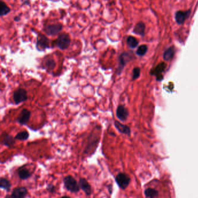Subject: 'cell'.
I'll return each mask as SVG.
<instances>
[{"label":"cell","mask_w":198,"mask_h":198,"mask_svg":"<svg viewBox=\"0 0 198 198\" xmlns=\"http://www.w3.org/2000/svg\"><path fill=\"white\" fill-rule=\"evenodd\" d=\"M15 138H13L12 135L6 132H4L2 134V143L4 145L7 147L13 146L15 143Z\"/></svg>","instance_id":"obj_13"},{"label":"cell","mask_w":198,"mask_h":198,"mask_svg":"<svg viewBox=\"0 0 198 198\" xmlns=\"http://www.w3.org/2000/svg\"><path fill=\"white\" fill-rule=\"evenodd\" d=\"M132 55L128 52H124L121 54L119 57V65L117 70V73L119 75L124 69V66L131 60Z\"/></svg>","instance_id":"obj_5"},{"label":"cell","mask_w":198,"mask_h":198,"mask_svg":"<svg viewBox=\"0 0 198 198\" xmlns=\"http://www.w3.org/2000/svg\"><path fill=\"white\" fill-rule=\"evenodd\" d=\"M133 32L138 35L144 36L145 32V25L143 22H139L137 24L133 30Z\"/></svg>","instance_id":"obj_16"},{"label":"cell","mask_w":198,"mask_h":198,"mask_svg":"<svg viewBox=\"0 0 198 198\" xmlns=\"http://www.w3.org/2000/svg\"><path fill=\"white\" fill-rule=\"evenodd\" d=\"M19 20H20V18H19V16H16L14 18V21H19Z\"/></svg>","instance_id":"obj_28"},{"label":"cell","mask_w":198,"mask_h":198,"mask_svg":"<svg viewBox=\"0 0 198 198\" xmlns=\"http://www.w3.org/2000/svg\"><path fill=\"white\" fill-rule=\"evenodd\" d=\"M191 13L190 11H178L175 13V21L178 24H182L185 22L186 19L189 17Z\"/></svg>","instance_id":"obj_10"},{"label":"cell","mask_w":198,"mask_h":198,"mask_svg":"<svg viewBox=\"0 0 198 198\" xmlns=\"http://www.w3.org/2000/svg\"><path fill=\"white\" fill-rule=\"evenodd\" d=\"M116 115L118 119L121 121H125L129 116L128 109L123 105H119L117 107Z\"/></svg>","instance_id":"obj_7"},{"label":"cell","mask_w":198,"mask_h":198,"mask_svg":"<svg viewBox=\"0 0 198 198\" xmlns=\"http://www.w3.org/2000/svg\"><path fill=\"white\" fill-rule=\"evenodd\" d=\"M29 133L26 131H23L18 132L15 137V139L19 141H26L29 139Z\"/></svg>","instance_id":"obj_21"},{"label":"cell","mask_w":198,"mask_h":198,"mask_svg":"<svg viewBox=\"0 0 198 198\" xmlns=\"http://www.w3.org/2000/svg\"><path fill=\"white\" fill-rule=\"evenodd\" d=\"M141 69L139 68H135L133 69V74H132V80L137 79L140 76Z\"/></svg>","instance_id":"obj_26"},{"label":"cell","mask_w":198,"mask_h":198,"mask_svg":"<svg viewBox=\"0 0 198 198\" xmlns=\"http://www.w3.org/2000/svg\"><path fill=\"white\" fill-rule=\"evenodd\" d=\"M114 125L119 132H120L121 134H126L128 135H130L131 130L127 126L121 124L120 122L116 121V120L115 121Z\"/></svg>","instance_id":"obj_14"},{"label":"cell","mask_w":198,"mask_h":198,"mask_svg":"<svg viewBox=\"0 0 198 198\" xmlns=\"http://www.w3.org/2000/svg\"><path fill=\"white\" fill-rule=\"evenodd\" d=\"M63 184L65 189L71 193H77L80 188L76 180L71 175H68L63 178Z\"/></svg>","instance_id":"obj_1"},{"label":"cell","mask_w":198,"mask_h":198,"mask_svg":"<svg viewBox=\"0 0 198 198\" xmlns=\"http://www.w3.org/2000/svg\"><path fill=\"white\" fill-rule=\"evenodd\" d=\"M28 194L27 189L24 186L18 187L12 191L11 197L13 198H25Z\"/></svg>","instance_id":"obj_9"},{"label":"cell","mask_w":198,"mask_h":198,"mask_svg":"<svg viewBox=\"0 0 198 198\" xmlns=\"http://www.w3.org/2000/svg\"><path fill=\"white\" fill-rule=\"evenodd\" d=\"M27 99V93L24 88H19L16 90L13 94V99L16 105H19L25 102Z\"/></svg>","instance_id":"obj_2"},{"label":"cell","mask_w":198,"mask_h":198,"mask_svg":"<svg viewBox=\"0 0 198 198\" xmlns=\"http://www.w3.org/2000/svg\"><path fill=\"white\" fill-rule=\"evenodd\" d=\"M46 67L48 70H52L55 67V62L52 59L47 60L46 63Z\"/></svg>","instance_id":"obj_25"},{"label":"cell","mask_w":198,"mask_h":198,"mask_svg":"<svg viewBox=\"0 0 198 198\" xmlns=\"http://www.w3.org/2000/svg\"><path fill=\"white\" fill-rule=\"evenodd\" d=\"M46 189L48 192H49L51 194L55 193V191H56L55 186L53 184H48L46 188Z\"/></svg>","instance_id":"obj_27"},{"label":"cell","mask_w":198,"mask_h":198,"mask_svg":"<svg viewBox=\"0 0 198 198\" xmlns=\"http://www.w3.org/2000/svg\"><path fill=\"white\" fill-rule=\"evenodd\" d=\"M49 40L45 35H40L38 37L37 48L38 50H44L46 48L49 47Z\"/></svg>","instance_id":"obj_12"},{"label":"cell","mask_w":198,"mask_h":198,"mask_svg":"<svg viewBox=\"0 0 198 198\" xmlns=\"http://www.w3.org/2000/svg\"><path fill=\"white\" fill-rule=\"evenodd\" d=\"M165 68H166V64H164V63H161L156 68L154 73L155 74H160L162 73V72H163Z\"/></svg>","instance_id":"obj_24"},{"label":"cell","mask_w":198,"mask_h":198,"mask_svg":"<svg viewBox=\"0 0 198 198\" xmlns=\"http://www.w3.org/2000/svg\"><path fill=\"white\" fill-rule=\"evenodd\" d=\"M62 29V25L61 24H53L48 26L45 31L47 35H54L59 33Z\"/></svg>","instance_id":"obj_11"},{"label":"cell","mask_w":198,"mask_h":198,"mask_svg":"<svg viewBox=\"0 0 198 198\" xmlns=\"http://www.w3.org/2000/svg\"><path fill=\"white\" fill-rule=\"evenodd\" d=\"M130 180V176L124 173H119L115 177V181L117 185L123 190L128 187Z\"/></svg>","instance_id":"obj_3"},{"label":"cell","mask_w":198,"mask_h":198,"mask_svg":"<svg viewBox=\"0 0 198 198\" xmlns=\"http://www.w3.org/2000/svg\"><path fill=\"white\" fill-rule=\"evenodd\" d=\"M10 11L11 9L10 7H8L4 2L1 1L0 3V15L1 16H5L10 13Z\"/></svg>","instance_id":"obj_20"},{"label":"cell","mask_w":198,"mask_h":198,"mask_svg":"<svg viewBox=\"0 0 198 198\" xmlns=\"http://www.w3.org/2000/svg\"><path fill=\"white\" fill-rule=\"evenodd\" d=\"M148 51V47L146 45H142L138 48L137 50V54L140 57L144 56Z\"/></svg>","instance_id":"obj_23"},{"label":"cell","mask_w":198,"mask_h":198,"mask_svg":"<svg viewBox=\"0 0 198 198\" xmlns=\"http://www.w3.org/2000/svg\"><path fill=\"white\" fill-rule=\"evenodd\" d=\"M32 173L26 167L24 166L20 167L18 170V175L20 179L21 180H27L32 176Z\"/></svg>","instance_id":"obj_15"},{"label":"cell","mask_w":198,"mask_h":198,"mask_svg":"<svg viewBox=\"0 0 198 198\" xmlns=\"http://www.w3.org/2000/svg\"><path fill=\"white\" fill-rule=\"evenodd\" d=\"M127 43L131 48H135L138 45V41L135 37L132 36L128 37L127 39Z\"/></svg>","instance_id":"obj_22"},{"label":"cell","mask_w":198,"mask_h":198,"mask_svg":"<svg viewBox=\"0 0 198 198\" xmlns=\"http://www.w3.org/2000/svg\"><path fill=\"white\" fill-rule=\"evenodd\" d=\"M145 195L146 198H156L159 195V192L157 190L153 188H148L146 189L144 191Z\"/></svg>","instance_id":"obj_19"},{"label":"cell","mask_w":198,"mask_h":198,"mask_svg":"<svg viewBox=\"0 0 198 198\" xmlns=\"http://www.w3.org/2000/svg\"><path fill=\"white\" fill-rule=\"evenodd\" d=\"M69 35L63 33L59 36L56 41V45L60 49H65L68 48L70 44Z\"/></svg>","instance_id":"obj_4"},{"label":"cell","mask_w":198,"mask_h":198,"mask_svg":"<svg viewBox=\"0 0 198 198\" xmlns=\"http://www.w3.org/2000/svg\"><path fill=\"white\" fill-rule=\"evenodd\" d=\"M79 184L80 189L85 193V194L87 196L89 197L91 195V194H92L91 186L85 178H81L79 180Z\"/></svg>","instance_id":"obj_8"},{"label":"cell","mask_w":198,"mask_h":198,"mask_svg":"<svg viewBox=\"0 0 198 198\" xmlns=\"http://www.w3.org/2000/svg\"><path fill=\"white\" fill-rule=\"evenodd\" d=\"M31 117V112L27 109H24L22 110L19 116L18 117L17 121L21 125H26L29 121Z\"/></svg>","instance_id":"obj_6"},{"label":"cell","mask_w":198,"mask_h":198,"mask_svg":"<svg viewBox=\"0 0 198 198\" xmlns=\"http://www.w3.org/2000/svg\"><path fill=\"white\" fill-rule=\"evenodd\" d=\"M11 186V183L8 180L3 177H1L0 178V188L1 189H3L6 191L8 192L10 191Z\"/></svg>","instance_id":"obj_18"},{"label":"cell","mask_w":198,"mask_h":198,"mask_svg":"<svg viewBox=\"0 0 198 198\" xmlns=\"http://www.w3.org/2000/svg\"><path fill=\"white\" fill-rule=\"evenodd\" d=\"M174 54V47H170L164 51V52L163 54V59L166 61H169L173 58Z\"/></svg>","instance_id":"obj_17"}]
</instances>
